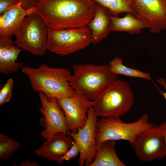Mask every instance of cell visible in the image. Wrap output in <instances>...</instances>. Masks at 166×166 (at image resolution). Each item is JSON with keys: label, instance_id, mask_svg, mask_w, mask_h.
Returning <instances> with one entry per match:
<instances>
[{"label": "cell", "instance_id": "cell-1", "mask_svg": "<svg viewBox=\"0 0 166 166\" xmlns=\"http://www.w3.org/2000/svg\"><path fill=\"white\" fill-rule=\"evenodd\" d=\"M93 0H40L31 9L53 30L78 28L88 26L94 15Z\"/></svg>", "mask_w": 166, "mask_h": 166}, {"label": "cell", "instance_id": "cell-2", "mask_svg": "<svg viewBox=\"0 0 166 166\" xmlns=\"http://www.w3.org/2000/svg\"><path fill=\"white\" fill-rule=\"evenodd\" d=\"M22 71L28 77L32 89L48 98L70 97L75 93L69 83L71 74L66 68L42 64L36 68L23 67Z\"/></svg>", "mask_w": 166, "mask_h": 166}, {"label": "cell", "instance_id": "cell-3", "mask_svg": "<svg viewBox=\"0 0 166 166\" xmlns=\"http://www.w3.org/2000/svg\"><path fill=\"white\" fill-rule=\"evenodd\" d=\"M69 81L73 89L93 101L112 82L118 78L110 70L109 64H75Z\"/></svg>", "mask_w": 166, "mask_h": 166}, {"label": "cell", "instance_id": "cell-4", "mask_svg": "<svg viewBox=\"0 0 166 166\" xmlns=\"http://www.w3.org/2000/svg\"><path fill=\"white\" fill-rule=\"evenodd\" d=\"M93 101V107L97 117H120L130 109L134 103V97L127 82L117 78Z\"/></svg>", "mask_w": 166, "mask_h": 166}, {"label": "cell", "instance_id": "cell-5", "mask_svg": "<svg viewBox=\"0 0 166 166\" xmlns=\"http://www.w3.org/2000/svg\"><path fill=\"white\" fill-rule=\"evenodd\" d=\"M148 120L146 113L131 123L124 122L120 117L101 118L97 121L96 126V147L107 140H127L132 146L141 132L154 126Z\"/></svg>", "mask_w": 166, "mask_h": 166}, {"label": "cell", "instance_id": "cell-6", "mask_svg": "<svg viewBox=\"0 0 166 166\" xmlns=\"http://www.w3.org/2000/svg\"><path fill=\"white\" fill-rule=\"evenodd\" d=\"M48 30L39 14L31 13L25 18L21 27L14 34V43L35 56H44L47 49Z\"/></svg>", "mask_w": 166, "mask_h": 166}, {"label": "cell", "instance_id": "cell-7", "mask_svg": "<svg viewBox=\"0 0 166 166\" xmlns=\"http://www.w3.org/2000/svg\"><path fill=\"white\" fill-rule=\"evenodd\" d=\"M91 31L88 26L60 30L49 29L47 48L50 52L64 56L82 50L91 44Z\"/></svg>", "mask_w": 166, "mask_h": 166}, {"label": "cell", "instance_id": "cell-8", "mask_svg": "<svg viewBox=\"0 0 166 166\" xmlns=\"http://www.w3.org/2000/svg\"><path fill=\"white\" fill-rule=\"evenodd\" d=\"M132 147L137 158L143 162L161 160L166 157L164 140L157 125L141 132Z\"/></svg>", "mask_w": 166, "mask_h": 166}, {"label": "cell", "instance_id": "cell-9", "mask_svg": "<svg viewBox=\"0 0 166 166\" xmlns=\"http://www.w3.org/2000/svg\"><path fill=\"white\" fill-rule=\"evenodd\" d=\"M58 105L65 117L69 131L76 133L79 128L85 124L89 108L93 106V101L75 91L71 97L56 98Z\"/></svg>", "mask_w": 166, "mask_h": 166}, {"label": "cell", "instance_id": "cell-10", "mask_svg": "<svg viewBox=\"0 0 166 166\" xmlns=\"http://www.w3.org/2000/svg\"><path fill=\"white\" fill-rule=\"evenodd\" d=\"M88 119L85 125L79 128L76 133L70 131L68 135L77 144L80 149L78 159L80 166H89L97 154L96 140V126L97 116L93 106L90 107L87 112Z\"/></svg>", "mask_w": 166, "mask_h": 166}, {"label": "cell", "instance_id": "cell-11", "mask_svg": "<svg viewBox=\"0 0 166 166\" xmlns=\"http://www.w3.org/2000/svg\"><path fill=\"white\" fill-rule=\"evenodd\" d=\"M42 107L39 111L44 116L46 128L41 135L46 140L56 133L61 132L68 135L69 131L65 116L59 106L56 99L48 98L42 92L38 93Z\"/></svg>", "mask_w": 166, "mask_h": 166}, {"label": "cell", "instance_id": "cell-12", "mask_svg": "<svg viewBox=\"0 0 166 166\" xmlns=\"http://www.w3.org/2000/svg\"><path fill=\"white\" fill-rule=\"evenodd\" d=\"M137 17L150 23V32L156 34L166 30V0H134Z\"/></svg>", "mask_w": 166, "mask_h": 166}, {"label": "cell", "instance_id": "cell-13", "mask_svg": "<svg viewBox=\"0 0 166 166\" xmlns=\"http://www.w3.org/2000/svg\"><path fill=\"white\" fill-rule=\"evenodd\" d=\"M73 141L68 135L61 132L55 133L34 153L38 157L57 162L71 148Z\"/></svg>", "mask_w": 166, "mask_h": 166}, {"label": "cell", "instance_id": "cell-14", "mask_svg": "<svg viewBox=\"0 0 166 166\" xmlns=\"http://www.w3.org/2000/svg\"><path fill=\"white\" fill-rule=\"evenodd\" d=\"M112 16L108 9L96 3L94 16L88 25L91 31V43L97 44L108 36Z\"/></svg>", "mask_w": 166, "mask_h": 166}, {"label": "cell", "instance_id": "cell-15", "mask_svg": "<svg viewBox=\"0 0 166 166\" xmlns=\"http://www.w3.org/2000/svg\"><path fill=\"white\" fill-rule=\"evenodd\" d=\"M22 49L16 45L11 39L0 38V73L7 75L17 72L23 67L22 62H17Z\"/></svg>", "mask_w": 166, "mask_h": 166}, {"label": "cell", "instance_id": "cell-16", "mask_svg": "<svg viewBox=\"0 0 166 166\" xmlns=\"http://www.w3.org/2000/svg\"><path fill=\"white\" fill-rule=\"evenodd\" d=\"M27 15V10L18 3L0 15V38L11 39L19 29Z\"/></svg>", "mask_w": 166, "mask_h": 166}, {"label": "cell", "instance_id": "cell-17", "mask_svg": "<svg viewBox=\"0 0 166 166\" xmlns=\"http://www.w3.org/2000/svg\"><path fill=\"white\" fill-rule=\"evenodd\" d=\"M149 22L146 19L139 18L135 15L127 14L123 17L112 16L111 31L125 32L132 35L140 34L144 28H150Z\"/></svg>", "mask_w": 166, "mask_h": 166}, {"label": "cell", "instance_id": "cell-18", "mask_svg": "<svg viewBox=\"0 0 166 166\" xmlns=\"http://www.w3.org/2000/svg\"><path fill=\"white\" fill-rule=\"evenodd\" d=\"M115 141H103L97 148V154L89 166H125L119 159L115 151Z\"/></svg>", "mask_w": 166, "mask_h": 166}, {"label": "cell", "instance_id": "cell-19", "mask_svg": "<svg viewBox=\"0 0 166 166\" xmlns=\"http://www.w3.org/2000/svg\"><path fill=\"white\" fill-rule=\"evenodd\" d=\"M96 3L108 9L113 16L122 13L131 14L136 16L134 0H93Z\"/></svg>", "mask_w": 166, "mask_h": 166}, {"label": "cell", "instance_id": "cell-20", "mask_svg": "<svg viewBox=\"0 0 166 166\" xmlns=\"http://www.w3.org/2000/svg\"><path fill=\"white\" fill-rule=\"evenodd\" d=\"M109 65L111 71L116 75L121 74L130 77L141 78L148 81L151 80V77L148 73L126 66L123 65L122 59L119 57H115L109 62Z\"/></svg>", "mask_w": 166, "mask_h": 166}, {"label": "cell", "instance_id": "cell-21", "mask_svg": "<svg viewBox=\"0 0 166 166\" xmlns=\"http://www.w3.org/2000/svg\"><path fill=\"white\" fill-rule=\"evenodd\" d=\"M20 145L15 140L0 133V159H6L11 157Z\"/></svg>", "mask_w": 166, "mask_h": 166}, {"label": "cell", "instance_id": "cell-22", "mask_svg": "<svg viewBox=\"0 0 166 166\" xmlns=\"http://www.w3.org/2000/svg\"><path fill=\"white\" fill-rule=\"evenodd\" d=\"M14 81L10 78L6 82L0 90V105L9 102L13 93V89Z\"/></svg>", "mask_w": 166, "mask_h": 166}, {"label": "cell", "instance_id": "cell-23", "mask_svg": "<svg viewBox=\"0 0 166 166\" xmlns=\"http://www.w3.org/2000/svg\"><path fill=\"white\" fill-rule=\"evenodd\" d=\"M73 145L70 150L57 162L58 164L62 163L64 160L69 161L76 158L80 153V149L76 141L73 140Z\"/></svg>", "mask_w": 166, "mask_h": 166}, {"label": "cell", "instance_id": "cell-24", "mask_svg": "<svg viewBox=\"0 0 166 166\" xmlns=\"http://www.w3.org/2000/svg\"><path fill=\"white\" fill-rule=\"evenodd\" d=\"M15 0H0V15L17 4Z\"/></svg>", "mask_w": 166, "mask_h": 166}, {"label": "cell", "instance_id": "cell-25", "mask_svg": "<svg viewBox=\"0 0 166 166\" xmlns=\"http://www.w3.org/2000/svg\"><path fill=\"white\" fill-rule=\"evenodd\" d=\"M17 4L19 3L26 10L35 7L40 0H15Z\"/></svg>", "mask_w": 166, "mask_h": 166}, {"label": "cell", "instance_id": "cell-26", "mask_svg": "<svg viewBox=\"0 0 166 166\" xmlns=\"http://www.w3.org/2000/svg\"><path fill=\"white\" fill-rule=\"evenodd\" d=\"M156 81L158 83L163 85L165 88L166 90L165 92H163V91L159 89L156 86V85L153 82V83H154L156 88V89L163 96L166 101V82L164 78H161L157 79V80H156Z\"/></svg>", "mask_w": 166, "mask_h": 166}, {"label": "cell", "instance_id": "cell-27", "mask_svg": "<svg viewBox=\"0 0 166 166\" xmlns=\"http://www.w3.org/2000/svg\"><path fill=\"white\" fill-rule=\"evenodd\" d=\"M158 126L160 130L164 137V140L166 154V122L162 123Z\"/></svg>", "mask_w": 166, "mask_h": 166}, {"label": "cell", "instance_id": "cell-28", "mask_svg": "<svg viewBox=\"0 0 166 166\" xmlns=\"http://www.w3.org/2000/svg\"><path fill=\"white\" fill-rule=\"evenodd\" d=\"M39 164L35 162H30L27 160L22 162L19 165V166H39Z\"/></svg>", "mask_w": 166, "mask_h": 166}]
</instances>
